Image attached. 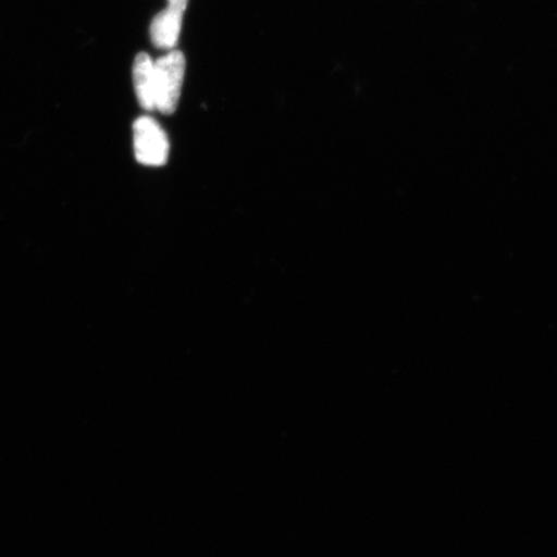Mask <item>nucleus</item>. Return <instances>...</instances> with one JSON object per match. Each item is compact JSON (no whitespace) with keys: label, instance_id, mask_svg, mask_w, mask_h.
Returning a JSON list of instances; mask_svg holds the SVG:
<instances>
[{"label":"nucleus","instance_id":"3","mask_svg":"<svg viewBox=\"0 0 557 557\" xmlns=\"http://www.w3.org/2000/svg\"><path fill=\"white\" fill-rule=\"evenodd\" d=\"M187 3L189 0H169L166 9L152 20L150 37L159 50L171 51L177 46Z\"/></svg>","mask_w":557,"mask_h":557},{"label":"nucleus","instance_id":"2","mask_svg":"<svg viewBox=\"0 0 557 557\" xmlns=\"http://www.w3.org/2000/svg\"><path fill=\"white\" fill-rule=\"evenodd\" d=\"M135 157L139 164L162 166L170 156V139L151 116H141L134 123Z\"/></svg>","mask_w":557,"mask_h":557},{"label":"nucleus","instance_id":"4","mask_svg":"<svg viewBox=\"0 0 557 557\" xmlns=\"http://www.w3.org/2000/svg\"><path fill=\"white\" fill-rule=\"evenodd\" d=\"M134 83L141 108L146 111L157 110L154 60L148 53H138L135 59Z\"/></svg>","mask_w":557,"mask_h":557},{"label":"nucleus","instance_id":"1","mask_svg":"<svg viewBox=\"0 0 557 557\" xmlns=\"http://www.w3.org/2000/svg\"><path fill=\"white\" fill-rule=\"evenodd\" d=\"M186 60L183 52L171 50L154 61L157 110L171 115L176 111L183 90Z\"/></svg>","mask_w":557,"mask_h":557}]
</instances>
